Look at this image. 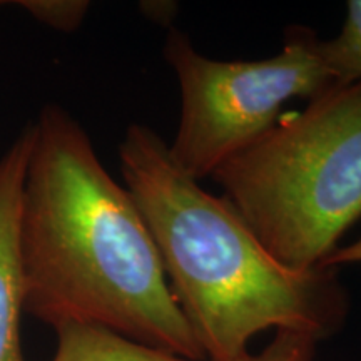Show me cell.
Returning <instances> with one entry per match:
<instances>
[{
    "instance_id": "5",
    "label": "cell",
    "mask_w": 361,
    "mask_h": 361,
    "mask_svg": "<svg viewBox=\"0 0 361 361\" xmlns=\"http://www.w3.org/2000/svg\"><path fill=\"white\" fill-rule=\"evenodd\" d=\"M32 123L0 157V361H24L20 316L25 310L20 255V213Z\"/></svg>"
},
{
    "instance_id": "4",
    "label": "cell",
    "mask_w": 361,
    "mask_h": 361,
    "mask_svg": "<svg viewBox=\"0 0 361 361\" xmlns=\"http://www.w3.org/2000/svg\"><path fill=\"white\" fill-rule=\"evenodd\" d=\"M308 27L291 25L276 56L261 61H218L191 39L171 30L164 59L180 89V119L168 144L176 166L200 180L261 137L293 97L313 99L341 85L319 54Z\"/></svg>"
},
{
    "instance_id": "11",
    "label": "cell",
    "mask_w": 361,
    "mask_h": 361,
    "mask_svg": "<svg viewBox=\"0 0 361 361\" xmlns=\"http://www.w3.org/2000/svg\"><path fill=\"white\" fill-rule=\"evenodd\" d=\"M361 263V238L355 241L353 245L345 247H336L326 259L323 261L322 268L336 269L345 264H360Z\"/></svg>"
},
{
    "instance_id": "10",
    "label": "cell",
    "mask_w": 361,
    "mask_h": 361,
    "mask_svg": "<svg viewBox=\"0 0 361 361\" xmlns=\"http://www.w3.org/2000/svg\"><path fill=\"white\" fill-rule=\"evenodd\" d=\"M139 11L149 22L169 27L179 12V4L171 0H144L139 4Z\"/></svg>"
},
{
    "instance_id": "6",
    "label": "cell",
    "mask_w": 361,
    "mask_h": 361,
    "mask_svg": "<svg viewBox=\"0 0 361 361\" xmlns=\"http://www.w3.org/2000/svg\"><path fill=\"white\" fill-rule=\"evenodd\" d=\"M56 331L57 350L52 361H192L96 324L66 323Z\"/></svg>"
},
{
    "instance_id": "2",
    "label": "cell",
    "mask_w": 361,
    "mask_h": 361,
    "mask_svg": "<svg viewBox=\"0 0 361 361\" xmlns=\"http://www.w3.org/2000/svg\"><path fill=\"white\" fill-rule=\"evenodd\" d=\"M119 164L206 361H247L251 340L268 329L319 343L343 328L350 298L336 269L296 271L274 259L231 202L176 166L154 129L130 124Z\"/></svg>"
},
{
    "instance_id": "3",
    "label": "cell",
    "mask_w": 361,
    "mask_h": 361,
    "mask_svg": "<svg viewBox=\"0 0 361 361\" xmlns=\"http://www.w3.org/2000/svg\"><path fill=\"white\" fill-rule=\"evenodd\" d=\"M211 178L274 259L322 268L361 216V80L279 116Z\"/></svg>"
},
{
    "instance_id": "8",
    "label": "cell",
    "mask_w": 361,
    "mask_h": 361,
    "mask_svg": "<svg viewBox=\"0 0 361 361\" xmlns=\"http://www.w3.org/2000/svg\"><path fill=\"white\" fill-rule=\"evenodd\" d=\"M11 4L25 11L39 24L64 34L75 32L90 8L87 0H17Z\"/></svg>"
},
{
    "instance_id": "7",
    "label": "cell",
    "mask_w": 361,
    "mask_h": 361,
    "mask_svg": "<svg viewBox=\"0 0 361 361\" xmlns=\"http://www.w3.org/2000/svg\"><path fill=\"white\" fill-rule=\"evenodd\" d=\"M319 54L343 84L361 80V0L346 4L345 24L340 34L319 40Z\"/></svg>"
},
{
    "instance_id": "9",
    "label": "cell",
    "mask_w": 361,
    "mask_h": 361,
    "mask_svg": "<svg viewBox=\"0 0 361 361\" xmlns=\"http://www.w3.org/2000/svg\"><path fill=\"white\" fill-rule=\"evenodd\" d=\"M318 341L305 333L278 329L273 341L247 361H314Z\"/></svg>"
},
{
    "instance_id": "1",
    "label": "cell",
    "mask_w": 361,
    "mask_h": 361,
    "mask_svg": "<svg viewBox=\"0 0 361 361\" xmlns=\"http://www.w3.org/2000/svg\"><path fill=\"white\" fill-rule=\"evenodd\" d=\"M25 310L54 328L96 324L206 361L126 186L59 104L32 123L20 213Z\"/></svg>"
}]
</instances>
